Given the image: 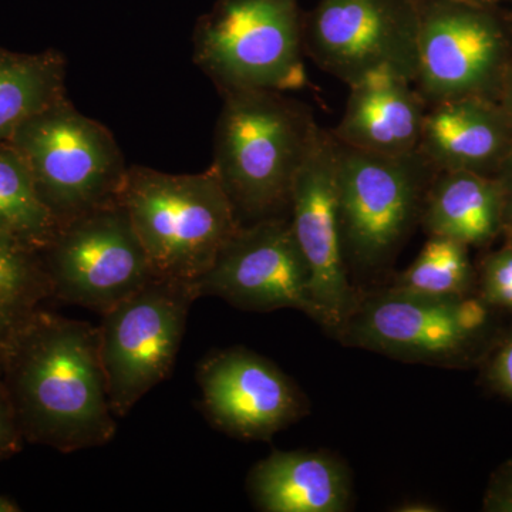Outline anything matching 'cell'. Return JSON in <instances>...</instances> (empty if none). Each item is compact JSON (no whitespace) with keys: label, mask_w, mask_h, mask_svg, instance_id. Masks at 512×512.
Returning <instances> with one entry per match:
<instances>
[{"label":"cell","mask_w":512,"mask_h":512,"mask_svg":"<svg viewBox=\"0 0 512 512\" xmlns=\"http://www.w3.org/2000/svg\"><path fill=\"white\" fill-rule=\"evenodd\" d=\"M0 380L28 443L74 453L116 437L99 326L42 309L20 333Z\"/></svg>","instance_id":"6da1fadb"},{"label":"cell","mask_w":512,"mask_h":512,"mask_svg":"<svg viewBox=\"0 0 512 512\" xmlns=\"http://www.w3.org/2000/svg\"><path fill=\"white\" fill-rule=\"evenodd\" d=\"M222 99L211 167L239 222L289 217L293 181L319 130L311 107L274 90Z\"/></svg>","instance_id":"7a4b0ae2"},{"label":"cell","mask_w":512,"mask_h":512,"mask_svg":"<svg viewBox=\"0 0 512 512\" xmlns=\"http://www.w3.org/2000/svg\"><path fill=\"white\" fill-rule=\"evenodd\" d=\"M119 200L157 279L197 281L241 227L220 178L128 167Z\"/></svg>","instance_id":"3957f363"},{"label":"cell","mask_w":512,"mask_h":512,"mask_svg":"<svg viewBox=\"0 0 512 512\" xmlns=\"http://www.w3.org/2000/svg\"><path fill=\"white\" fill-rule=\"evenodd\" d=\"M305 12L299 0H217L198 19L192 60L229 93L305 89Z\"/></svg>","instance_id":"277c9868"},{"label":"cell","mask_w":512,"mask_h":512,"mask_svg":"<svg viewBox=\"0 0 512 512\" xmlns=\"http://www.w3.org/2000/svg\"><path fill=\"white\" fill-rule=\"evenodd\" d=\"M9 143L60 227L119 200L128 167L113 134L69 99L39 111Z\"/></svg>","instance_id":"5b68a950"},{"label":"cell","mask_w":512,"mask_h":512,"mask_svg":"<svg viewBox=\"0 0 512 512\" xmlns=\"http://www.w3.org/2000/svg\"><path fill=\"white\" fill-rule=\"evenodd\" d=\"M436 174L419 151L377 156L338 141L340 235L348 269L379 271L393 261L420 224Z\"/></svg>","instance_id":"8992f818"},{"label":"cell","mask_w":512,"mask_h":512,"mask_svg":"<svg viewBox=\"0 0 512 512\" xmlns=\"http://www.w3.org/2000/svg\"><path fill=\"white\" fill-rule=\"evenodd\" d=\"M512 67V18L503 5L421 0L414 86L430 106L500 101Z\"/></svg>","instance_id":"52a82bcc"},{"label":"cell","mask_w":512,"mask_h":512,"mask_svg":"<svg viewBox=\"0 0 512 512\" xmlns=\"http://www.w3.org/2000/svg\"><path fill=\"white\" fill-rule=\"evenodd\" d=\"M197 299L195 282L154 279L101 315V360L116 417L170 375Z\"/></svg>","instance_id":"ba28073f"},{"label":"cell","mask_w":512,"mask_h":512,"mask_svg":"<svg viewBox=\"0 0 512 512\" xmlns=\"http://www.w3.org/2000/svg\"><path fill=\"white\" fill-rule=\"evenodd\" d=\"M40 255L52 299L99 315L157 279L120 200L62 225Z\"/></svg>","instance_id":"9c48e42d"},{"label":"cell","mask_w":512,"mask_h":512,"mask_svg":"<svg viewBox=\"0 0 512 512\" xmlns=\"http://www.w3.org/2000/svg\"><path fill=\"white\" fill-rule=\"evenodd\" d=\"M490 308L480 296L430 298L389 288L359 295L335 336L350 348L406 362L448 365L483 335Z\"/></svg>","instance_id":"30bf717a"},{"label":"cell","mask_w":512,"mask_h":512,"mask_svg":"<svg viewBox=\"0 0 512 512\" xmlns=\"http://www.w3.org/2000/svg\"><path fill=\"white\" fill-rule=\"evenodd\" d=\"M421 0H318L305 12V55L340 82L376 70L416 79Z\"/></svg>","instance_id":"8fae6325"},{"label":"cell","mask_w":512,"mask_h":512,"mask_svg":"<svg viewBox=\"0 0 512 512\" xmlns=\"http://www.w3.org/2000/svg\"><path fill=\"white\" fill-rule=\"evenodd\" d=\"M289 220L309 272L316 322L333 336L359 301L349 281L339 221L338 141L320 128L293 181Z\"/></svg>","instance_id":"7c38bea8"},{"label":"cell","mask_w":512,"mask_h":512,"mask_svg":"<svg viewBox=\"0 0 512 512\" xmlns=\"http://www.w3.org/2000/svg\"><path fill=\"white\" fill-rule=\"evenodd\" d=\"M195 286L200 298L217 296L244 311L296 309L318 319L311 272L289 217L241 225Z\"/></svg>","instance_id":"4fadbf2b"},{"label":"cell","mask_w":512,"mask_h":512,"mask_svg":"<svg viewBox=\"0 0 512 512\" xmlns=\"http://www.w3.org/2000/svg\"><path fill=\"white\" fill-rule=\"evenodd\" d=\"M208 420L229 436L266 441L308 413L305 394L271 360L244 348L221 350L198 367Z\"/></svg>","instance_id":"5bb4252c"},{"label":"cell","mask_w":512,"mask_h":512,"mask_svg":"<svg viewBox=\"0 0 512 512\" xmlns=\"http://www.w3.org/2000/svg\"><path fill=\"white\" fill-rule=\"evenodd\" d=\"M427 110L412 80L376 70L350 84L342 119L330 133L343 146L366 153L407 156L419 148Z\"/></svg>","instance_id":"9a60e30c"},{"label":"cell","mask_w":512,"mask_h":512,"mask_svg":"<svg viewBox=\"0 0 512 512\" xmlns=\"http://www.w3.org/2000/svg\"><path fill=\"white\" fill-rule=\"evenodd\" d=\"M512 148V119L497 100L466 97L430 106L417 151L440 171L495 177Z\"/></svg>","instance_id":"2e32d148"},{"label":"cell","mask_w":512,"mask_h":512,"mask_svg":"<svg viewBox=\"0 0 512 512\" xmlns=\"http://www.w3.org/2000/svg\"><path fill=\"white\" fill-rule=\"evenodd\" d=\"M248 491L264 512H345L352 477L328 451H274L252 468Z\"/></svg>","instance_id":"e0dca14e"},{"label":"cell","mask_w":512,"mask_h":512,"mask_svg":"<svg viewBox=\"0 0 512 512\" xmlns=\"http://www.w3.org/2000/svg\"><path fill=\"white\" fill-rule=\"evenodd\" d=\"M505 201L497 178L468 171H440L431 181L420 224L429 237L467 247H487L504 231Z\"/></svg>","instance_id":"ac0fdd59"},{"label":"cell","mask_w":512,"mask_h":512,"mask_svg":"<svg viewBox=\"0 0 512 512\" xmlns=\"http://www.w3.org/2000/svg\"><path fill=\"white\" fill-rule=\"evenodd\" d=\"M66 59L57 50L10 52L0 47V141L66 96Z\"/></svg>","instance_id":"d6986e66"},{"label":"cell","mask_w":512,"mask_h":512,"mask_svg":"<svg viewBox=\"0 0 512 512\" xmlns=\"http://www.w3.org/2000/svg\"><path fill=\"white\" fill-rule=\"evenodd\" d=\"M50 299L40 252L0 234V379L20 333Z\"/></svg>","instance_id":"ffe728a7"},{"label":"cell","mask_w":512,"mask_h":512,"mask_svg":"<svg viewBox=\"0 0 512 512\" xmlns=\"http://www.w3.org/2000/svg\"><path fill=\"white\" fill-rule=\"evenodd\" d=\"M59 228L40 200L25 161L9 141H0V234L40 252Z\"/></svg>","instance_id":"44dd1931"},{"label":"cell","mask_w":512,"mask_h":512,"mask_svg":"<svg viewBox=\"0 0 512 512\" xmlns=\"http://www.w3.org/2000/svg\"><path fill=\"white\" fill-rule=\"evenodd\" d=\"M468 249L454 239L431 235L412 264L396 275L390 288L430 298L468 295L474 282Z\"/></svg>","instance_id":"7402d4cb"},{"label":"cell","mask_w":512,"mask_h":512,"mask_svg":"<svg viewBox=\"0 0 512 512\" xmlns=\"http://www.w3.org/2000/svg\"><path fill=\"white\" fill-rule=\"evenodd\" d=\"M480 298L491 308L512 312V245L485 255L481 262Z\"/></svg>","instance_id":"603a6c76"},{"label":"cell","mask_w":512,"mask_h":512,"mask_svg":"<svg viewBox=\"0 0 512 512\" xmlns=\"http://www.w3.org/2000/svg\"><path fill=\"white\" fill-rule=\"evenodd\" d=\"M25 443L8 390L0 380V460L18 454Z\"/></svg>","instance_id":"cb8c5ba5"},{"label":"cell","mask_w":512,"mask_h":512,"mask_svg":"<svg viewBox=\"0 0 512 512\" xmlns=\"http://www.w3.org/2000/svg\"><path fill=\"white\" fill-rule=\"evenodd\" d=\"M485 512H512V458L494 471L483 498Z\"/></svg>","instance_id":"d4e9b609"},{"label":"cell","mask_w":512,"mask_h":512,"mask_svg":"<svg viewBox=\"0 0 512 512\" xmlns=\"http://www.w3.org/2000/svg\"><path fill=\"white\" fill-rule=\"evenodd\" d=\"M491 389L512 402V333L495 350L485 372Z\"/></svg>","instance_id":"484cf974"},{"label":"cell","mask_w":512,"mask_h":512,"mask_svg":"<svg viewBox=\"0 0 512 512\" xmlns=\"http://www.w3.org/2000/svg\"><path fill=\"white\" fill-rule=\"evenodd\" d=\"M495 178H497L498 183H500L501 188H503L505 201V225L512 218V148L510 153H508L507 158H505L504 163L501 164L500 170L495 174Z\"/></svg>","instance_id":"4316f807"},{"label":"cell","mask_w":512,"mask_h":512,"mask_svg":"<svg viewBox=\"0 0 512 512\" xmlns=\"http://www.w3.org/2000/svg\"><path fill=\"white\" fill-rule=\"evenodd\" d=\"M500 103L503 104L507 113L510 114L512 119V67L510 72H508L507 77H505V82L503 86V92H501Z\"/></svg>","instance_id":"83f0119b"},{"label":"cell","mask_w":512,"mask_h":512,"mask_svg":"<svg viewBox=\"0 0 512 512\" xmlns=\"http://www.w3.org/2000/svg\"><path fill=\"white\" fill-rule=\"evenodd\" d=\"M400 512H433L439 511V508H434V505L423 503V501H409V503L400 505L397 508Z\"/></svg>","instance_id":"f1b7e54d"},{"label":"cell","mask_w":512,"mask_h":512,"mask_svg":"<svg viewBox=\"0 0 512 512\" xmlns=\"http://www.w3.org/2000/svg\"><path fill=\"white\" fill-rule=\"evenodd\" d=\"M19 510L18 505L0 495V512H18Z\"/></svg>","instance_id":"f546056e"},{"label":"cell","mask_w":512,"mask_h":512,"mask_svg":"<svg viewBox=\"0 0 512 512\" xmlns=\"http://www.w3.org/2000/svg\"><path fill=\"white\" fill-rule=\"evenodd\" d=\"M463 2L480 3V5H503L507 0H463Z\"/></svg>","instance_id":"4dcf8cb0"},{"label":"cell","mask_w":512,"mask_h":512,"mask_svg":"<svg viewBox=\"0 0 512 512\" xmlns=\"http://www.w3.org/2000/svg\"><path fill=\"white\" fill-rule=\"evenodd\" d=\"M503 234L505 235V238H507L508 244L512 245V218L504 225Z\"/></svg>","instance_id":"1f68e13d"},{"label":"cell","mask_w":512,"mask_h":512,"mask_svg":"<svg viewBox=\"0 0 512 512\" xmlns=\"http://www.w3.org/2000/svg\"><path fill=\"white\" fill-rule=\"evenodd\" d=\"M508 3H510V15H511V18H512V0H507Z\"/></svg>","instance_id":"d6a6232c"}]
</instances>
